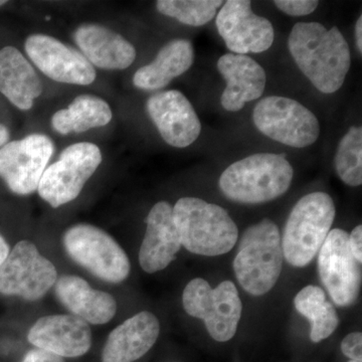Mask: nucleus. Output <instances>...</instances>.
I'll return each instance as SVG.
<instances>
[{"label":"nucleus","mask_w":362,"mask_h":362,"mask_svg":"<svg viewBox=\"0 0 362 362\" xmlns=\"http://www.w3.org/2000/svg\"><path fill=\"white\" fill-rule=\"evenodd\" d=\"M288 49L300 71L324 94L344 84L351 65L349 44L337 26L327 30L319 23L293 26Z\"/></svg>","instance_id":"1"},{"label":"nucleus","mask_w":362,"mask_h":362,"mask_svg":"<svg viewBox=\"0 0 362 362\" xmlns=\"http://www.w3.org/2000/svg\"><path fill=\"white\" fill-rule=\"evenodd\" d=\"M173 211L181 246L192 254L221 256L237 244L238 226L228 211L218 204L197 197H182Z\"/></svg>","instance_id":"2"},{"label":"nucleus","mask_w":362,"mask_h":362,"mask_svg":"<svg viewBox=\"0 0 362 362\" xmlns=\"http://www.w3.org/2000/svg\"><path fill=\"white\" fill-rule=\"evenodd\" d=\"M293 175L292 165L284 154H254L228 166L221 173L220 188L230 201L264 204L287 192Z\"/></svg>","instance_id":"3"},{"label":"nucleus","mask_w":362,"mask_h":362,"mask_svg":"<svg viewBox=\"0 0 362 362\" xmlns=\"http://www.w3.org/2000/svg\"><path fill=\"white\" fill-rule=\"evenodd\" d=\"M283 259L280 230L274 221L265 218L243 233L233 271L245 291L263 296L278 282Z\"/></svg>","instance_id":"4"},{"label":"nucleus","mask_w":362,"mask_h":362,"mask_svg":"<svg viewBox=\"0 0 362 362\" xmlns=\"http://www.w3.org/2000/svg\"><path fill=\"white\" fill-rule=\"evenodd\" d=\"M335 214L334 202L325 192H312L298 201L281 238L283 256L290 265L302 268L311 263L330 232Z\"/></svg>","instance_id":"5"},{"label":"nucleus","mask_w":362,"mask_h":362,"mask_svg":"<svg viewBox=\"0 0 362 362\" xmlns=\"http://www.w3.org/2000/svg\"><path fill=\"white\" fill-rule=\"evenodd\" d=\"M182 304L188 315L204 321L216 341H230L237 333L243 304L232 281H223L213 289L204 279L195 278L183 291Z\"/></svg>","instance_id":"6"},{"label":"nucleus","mask_w":362,"mask_h":362,"mask_svg":"<svg viewBox=\"0 0 362 362\" xmlns=\"http://www.w3.org/2000/svg\"><path fill=\"white\" fill-rule=\"evenodd\" d=\"M63 242L69 256L97 278L117 284L129 276L127 255L102 228L78 223L66 230Z\"/></svg>","instance_id":"7"},{"label":"nucleus","mask_w":362,"mask_h":362,"mask_svg":"<svg viewBox=\"0 0 362 362\" xmlns=\"http://www.w3.org/2000/svg\"><path fill=\"white\" fill-rule=\"evenodd\" d=\"M101 163V150L94 143L71 144L62 151L58 160L45 168L37 192L54 209L69 204L77 199Z\"/></svg>","instance_id":"8"},{"label":"nucleus","mask_w":362,"mask_h":362,"mask_svg":"<svg viewBox=\"0 0 362 362\" xmlns=\"http://www.w3.org/2000/svg\"><path fill=\"white\" fill-rule=\"evenodd\" d=\"M252 121L262 134L295 148L310 146L320 134L316 116L289 98L270 96L261 100L252 112Z\"/></svg>","instance_id":"9"},{"label":"nucleus","mask_w":362,"mask_h":362,"mask_svg":"<svg viewBox=\"0 0 362 362\" xmlns=\"http://www.w3.org/2000/svg\"><path fill=\"white\" fill-rule=\"evenodd\" d=\"M58 272L30 240H21L0 268V293L37 301L54 287Z\"/></svg>","instance_id":"10"},{"label":"nucleus","mask_w":362,"mask_h":362,"mask_svg":"<svg viewBox=\"0 0 362 362\" xmlns=\"http://www.w3.org/2000/svg\"><path fill=\"white\" fill-rule=\"evenodd\" d=\"M319 277L331 299L339 307L356 303L361 286V263L349 247V235L340 228L331 230L319 251Z\"/></svg>","instance_id":"11"},{"label":"nucleus","mask_w":362,"mask_h":362,"mask_svg":"<svg viewBox=\"0 0 362 362\" xmlns=\"http://www.w3.org/2000/svg\"><path fill=\"white\" fill-rule=\"evenodd\" d=\"M54 150L51 138L37 133L6 143L0 149V177L14 194H33L39 187Z\"/></svg>","instance_id":"12"},{"label":"nucleus","mask_w":362,"mask_h":362,"mask_svg":"<svg viewBox=\"0 0 362 362\" xmlns=\"http://www.w3.org/2000/svg\"><path fill=\"white\" fill-rule=\"evenodd\" d=\"M25 49L35 66L56 82L88 86L96 80V70L82 52L51 35H30Z\"/></svg>","instance_id":"13"},{"label":"nucleus","mask_w":362,"mask_h":362,"mask_svg":"<svg viewBox=\"0 0 362 362\" xmlns=\"http://www.w3.org/2000/svg\"><path fill=\"white\" fill-rule=\"evenodd\" d=\"M216 23L228 49L237 54L268 51L275 39L270 21L252 13L249 0L225 2Z\"/></svg>","instance_id":"14"},{"label":"nucleus","mask_w":362,"mask_h":362,"mask_svg":"<svg viewBox=\"0 0 362 362\" xmlns=\"http://www.w3.org/2000/svg\"><path fill=\"white\" fill-rule=\"evenodd\" d=\"M146 111L162 139L170 146L185 148L197 141L202 124L194 107L180 90L156 93L147 100Z\"/></svg>","instance_id":"15"},{"label":"nucleus","mask_w":362,"mask_h":362,"mask_svg":"<svg viewBox=\"0 0 362 362\" xmlns=\"http://www.w3.org/2000/svg\"><path fill=\"white\" fill-rule=\"evenodd\" d=\"M28 339L37 349L73 358L89 351L92 331L89 324L77 316L49 315L33 324Z\"/></svg>","instance_id":"16"},{"label":"nucleus","mask_w":362,"mask_h":362,"mask_svg":"<svg viewBox=\"0 0 362 362\" xmlns=\"http://www.w3.org/2000/svg\"><path fill=\"white\" fill-rule=\"evenodd\" d=\"M146 233L140 247L139 264L148 274L164 270L181 249L173 206L168 202H157L146 218Z\"/></svg>","instance_id":"17"},{"label":"nucleus","mask_w":362,"mask_h":362,"mask_svg":"<svg viewBox=\"0 0 362 362\" xmlns=\"http://www.w3.org/2000/svg\"><path fill=\"white\" fill-rule=\"evenodd\" d=\"M218 70L226 82L221 97L226 111L242 110L245 104L259 99L265 90V70L247 54H223L218 59Z\"/></svg>","instance_id":"18"},{"label":"nucleus","mask_w":362,"mask_h":362,"mask_svg":"<svg viewBox=\"0 0 362 362\" xmlns=\"http://www.w3.org/2000/svg\"><path fill=\"white\" fill-rule=\"evenodd\" d=\"M74 40L90 65L102 70H125L134 63V45L110 28L87 23L78 26Z\"/></svg>","instance_id":"19"},{"label":"nucleus","mask_w":362,"mask_h":362,"mask_svg":"<svg viewBox=\"0 0 362 362\" xmlns=\"http://www.w3.org/2000/svg\"><path fill=\"white\" fill-rule=\"evenodd\" d=\"M160 324L151 312L142 311L127 319L109 334L102 362H134L144 356L158 339Z\"/></svg>","instance_id":"20"},{"label":"nucleus","mask_w":362,"mask_h":362,"mask_svg":"<svg viewBox=\"0 0 362 362\" xmlns=\"http://www.w3.org/2000/svg\"><path fill=\"white\" fill-rule=\"evenodd\" d=\"M57 297L75 316L87 323L110 322L117 311L115 299L109 293L93 289L85 279L65 275L56 282Z\"/></svg>","instance_id":"21"},{"label":"nucleus","mask_w":362,"mask_h":362,"mask_svg":"<svg viewBox=\"0 0 362 362\" xmlns=\"http://www.w3.org/2000/svg\"><path fill=\"white\" fill-rule=\"evenodd\" d=\"M0 93L20 110L32 109L42 93V81L30 62L14 47L0 49Z\"/></svg>","instance_id":"22"},{"label":"nucleus","mask_w":362,"mask_h":362,"mask_svg":"<svg viewBox=\"0 0 362 362\" xmlns=\"http://www.w3.org/2000/svg\"><path fill=\"white\" fill-rule=\"evenodd\" d=\"M194 61V49L189 40H171L162 47L152 63L136 71L133 84L138 89L160 90L189 70Z\"/></svg>","instance_id":"23"},{"label":"nucleus","mask_w":362,"mask_h":362,"mask_svg":"<svg viewBox=\"0 0 362 362\" xmlns=\"http://www.w3.org/2000/svg\"><path fill=\"white\" fill-rule=\"evenodd\" d=\"M113 113L110 105L95 95H80L68 108L52 117V126L59 134L82 133L93 128L104 127L111 122Z\"/></svg>","instance_id":"24"},{"label":"nucleus","mask_w":362,"mask_h":362,"mask_svg":"<svg viewBox=\"0 0 362 362\" xmlns=\"http://www.w3.org/2000/svg\"><path fill=\"white\" fill-rule=\"evenodd\" d=\"M296 310L311 322L310 339L318 343L334 333L339 324L337 309L318 286L303 288L294 299Z\"/></svg>","instance_id":"25"},{"label":"nucleus","mask_w":362,"mask_h":362,"mask_svg":"<svg viewBox=\"0 0 362 362\" xmlns=\"http://www.w3.org/2000/svg\"><path fill=\"white\" fill-rule=\"evenodd\" d=\"M340 180L349 187L362 185V128L352 126L339 142L334 159Z\"/></svg>","instance_id":"26"},{"label":"nucleus","mask_w":362,"mask_h":362,"mask_svg":"<svg viewBox=\"0 0 362 362\" xmlns=\"http://www.w3.org/2000/svg\"><path fill=\"white\" fill-rule=\"evenodd\" d=\"M223 4L221 0H158L156 8L183 25L202 26L213 20Z\"/></svg>","instance_id":"27"},{"label":"nucleus","mask_w":362,"mask_h":362,"mask_svg":"<svg viewBox=\"0 0 362 362\" xmlns=\"http://www.w3.org/2000/svg\"><path fill=\"white\" fill-rule=\"evenodd\" d=\"M274 4L288 16H304L315 11L319 2L316 0H276Z\"/></svg>","instance_id":"28"},{"label":"nucleus","mask_w":362,"mask_h":362,"mask_svg":"<svg viewBox=\"0 0 362 362\" xmlns=\"http://www.w3.org/2000/svg\"><path fill=\"white\" fill-rule=\"evenodd\" d=\"M341 351L350 361H362L361 332H354L346 335L341 342Z\"/></svg>","instance_id":"29"},{"label":"nucleus","mask_w":362,"mask_h":362,"mask_svg":"<svg viewBox=\"0 0 362 362\" xmlns=\"http://www.w3.org/2000/svg\"><path fill=\"white\" fill-rule=\"evenodd\" d=\"M21 362H65L63 357L56 356L52 352L35 349L30 350Z\"/></svg>","instance_id":"30"},{"label":"nucleus","mask_w":362,"mask_h":362,"mask_svg":"<svg viewBox=\"0 0 362 362\" xmlns=\"http://www.w3.org/2000/svg\"><path fill=\"white\" fill-rule=\"evenodd\" d=\"M350 251L354 255V258L361 263L362 262V226H357L352 230L349 235Z\"/></svg>","instance_id":"31"},{"label":"nucleus","mask_w":362,"mask_h":362,"mask_svg":"<svg viewBox=\"0 0 362 362\" xmlns=\"http://www.w3.org/2000/svg\"><path fill=\"white\" fill-rule=\"evenodd\" d=\"M9 246L6 239L0 235V268L4 265V262L9 255Z\"/></svg>","instance_id":"32"},{"label":"nucleus","mask_w":362,"mask_h":362,"mask_svg":"<svg viewBox=\"0 0 362 362\" xmlns=\"http://www.w3.org/2000/svg\"><path fill=\"white\" fill-rule=\"evenodd\" d=\"M356 44L359 54H362V16H359L356 25Z\"/></svg>","instance_id":"33"},{"label":"nucleus","mask_w":362,"mask_h":362,"mask_svg":"<svg viewBox=\"0 0 362 362\" xmlns=\"http://www.w3.org/2000/svg\"><path fill=\"white\" fill-rule=\"evenodd\" d=\"M9 140V131L6 126L0 124V147L4 146Z\"/></svg>","instance_id":"34"},{"label":"nucleus","mask_w":362,"mask_h":362,"mask_svg":"<svg viewBox=\"0 0 362 362\" xmlns=\"http://www.w3.org/2000/svg\"><path fill=\"white\" fill-rule=\"evenodd\" d=\"M6 4H7V1H4V0H0V6H4Z\"/></svg>","instance_id":"35"},{"label":"nucleus","mask_w":362,"mask_h":362,"mask_svg":"<svg viewBox=\"0 0 362 362\" xmlns=\"http://www.w3.org/2000/svg\"><path fill=\"white\" fill-rule=\"evenodd\" d=\"M349 362H362V361H349Z\"/></svg>","instance_id":"36"}]
</instances>
